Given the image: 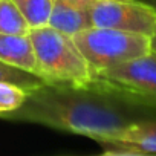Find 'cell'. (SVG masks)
I'll return each instance as SVG.
<instances>
[{"instance_id": "5", "label": "cell", "mask_w": 156, "mask_h": 156, "mask_svg": "<svg viewBox=\"0 0 156 156\" xmlns=\"http://www.w3.org/2000/svg\"><path fill=\"white\" fill-rule=\"evenodd\" d=\"M92 26L151 35L156 11L139 0H90Z\"/></svg>"}, {"instance_id": "9", "label": "cell", "mask_w": 156, "mask_h": 156, "mask_svg": "<svg viewBox=\"0 0 156 156\" xmlns=\"http://www.w3.org/2000/svg\"><path fill=\"white\" fill-rule=\"evenodd\" d=\"M31 26L12 0H0V34H29Z\"/></svg>"}, {"instance_id": "4", "label": "cell", "mask_w": 156, "mask_h": 156, "mask_svg": "<svg viewBox=\"0 0 156 156\" xmlns=\"http://www.w3.org/2000/svg\"><path fill=\"white\" fill-rule=\"evenodd\" d=\"M90 70L109 67L150 52V37L110 28L90 26L72 35Z\"/></svg>"}, {"instance_id": "12", "label": "cell", "mask_w": 156, "mask_h": 156, "mask_svg": "<svg viewBox=\"0 0 156 156\" xmlns=\"http://www.w3.org/2000/svg\"><path fill=\"white\" fill-rule=\"evenodd\" d=\"M28 90L6 81H0V118L17 110L26 100Z\"/></svg>"}, {"instance_id": "3", "label": "cell", "mask_w": 156, "mask_h": 156, "mask_svg": "<svg viewBox=\"0 0 156 156\" xmlns=\"http://www.w3.org/2000/svg\"><path fill=\"white\" fill-rule=\"evenodd\" d=\"M90 83L133 104L156 110V54L92 70Z\"/></svg>"}, {"instance_id": "13", "label": "cell", "mask_w": 156, "mask_h": 156, "mask_svg": "<svg viewBox=\"0 0 156 156\" xmlns=\"http://www.w3.org/2000/svg\"><path fill=\"white\" fill-rule=\"evenodd\" d=\"M150 52L156 54V29H154V32L150 35Z\"/></svg>"}, {"instance_id": "14", "label": "cell", "mask_w": 156, "mask_h": 156, "mask_svg": "<svg viewBox=\"0 0 156 156\" xmlns=\"http://www.w3.org/2000/svg\"><path fill=\"white\" fill-rule=\"evenodd\" d=\"M139 2H142V3H145V5L151 6V8L156 11V0H139Z\"/></svg>"}, {"instance_id": "11", "label": "cell", "mask_w": 156, "mask_h": 156, "mask_svg": "<svg viewBox=\"0 0 156 156\" xmlns=\"http://www.w3.org/2000/svg\"><path fill=\"white\" fill-rule=\"evenodd\" d=\"M0 81H6V83H12L17 84L26 90H31L37 86H41L43 83H46L43 78H40L35 73L26 72L23 69L9 66L3 61H0Z\"/></svg>"}, {"instance_id": "8", "label": "cell", "mask_w": 156, "mask_h": 156, "mask_svg": "<svg viewBox=\"0 0 156 156\" xmlns=\"http://www.w3.org/2000/svg\"><path fill=\"white\" fill-rule=\"evenodd\" d=\"M0 61L38 75V64L29 34H0Z\"/></svg>"}, {"instance_id": "2", "label": "cell", "mask_w": 156, "mask_h": 156, "mask_svg": "<svg viewBox=\"0 0 156 156\" xmlns=\"http://www.w3.org/2000/svg\"><path fill=\"white\" fill-rule=\"evenodd\" d=\"M38 75L49 84L86 87L90 84L92 70L72 35L49 25L31 28Z\"/></svg>"}, {"instance_id": "7", "label": "cell", "mask_w": 156, "mask_h": 156, "mask_svg": "<svg viewBox=\"0 0 156 156\" xmlns=\"http://www.w3.org/2000/svg\"><path fill=\"white\" fill-rule=\"evenodd\" d=\"M48 25L67 35L90 28V0H54Z\"/></svg>"}, {"instance_id": "1", "label": "cell", "mask_w": 156, "mask_h": 156, "mask_svg": "<svg viewBox=\"0 0 156 156\" xmlns=\"http://www.w3.org/2000/svg\"><path fill=\"white\" fill-rule=\"evenodd\" d=\"M2 118L43 124L95 141L136 121L156 118V110L126 101L92 83L86 87L43 83L28 90L17 110Z\"/></svg>"}, {"instance_id": "10", "label": "cell", "mask_w": 156, "mask_h": 156, "mask_svg": "<svg viewBox=\"0 0 156 156\" xmlns=\"http://www.w3.org/2000/svg\"><path fill=\"white\" fill-rule=\"evenodd\" d=\"M31 28L46 26L51 17L54 0H12Z\"/></svg>"}, {"instance_id": "6", "label": "cell", "mask_w": 156, "mask_h": 156, "mask_svg": "<svg viewBox=\"0 0 156 156\" xmlns=\"http://www.w3.org/2000/svg\"><path fill=\"white\" fill-rule=\"evenodd\" d=\"M95 141L101 145L104 154H156V118L136 121Z\"/></svg>"}]
</instances>
